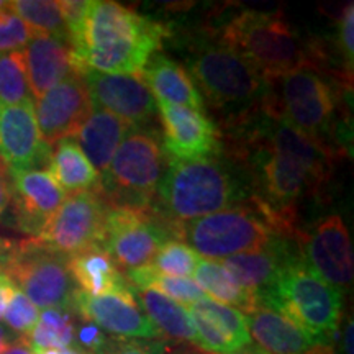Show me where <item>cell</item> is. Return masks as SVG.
<instances>
[{
    "label": "cell",
    "mask_w": 354,
    "mask_h": 354,
    "mask_svg": "<svg viewBox=\"0 0 354 354\" xmlns=\"http://www.w3.org/2000/svg\"><path fill=\"white\" fill-rule=\"evenodd\" d=\"M236 154L253 177L254 203L272 232L294 234L295 205L330 177L331 151L276 115L259 112L238 123Z\"/></svg>",
    "instance_id": "6da1fadb"
},
{
    "label": "cell",
    "mask_w": 354,
    "mask_h": 354,
    "mask_svg": "<svg viewBox=\"0 0 354 354\" xmlns=\"http://www.w3.org/2000/svg\"><path fill=\"white\" fill-rule=\"evenodd\" d=\"M166 37V26L110 0H88L82 24L69 37L84 71L141 76Z\"/></svg>",
    "instance_id": "7a4b0ae2"
},
{
    "label": "cell",
    "mask_w": 354,
    "mask_h": 354,
    "mask_svg": "<svg viewBox=\"0 0 354 354\" xmlns=\"http://www.w3.org/2000/svg\"><path fill=\"white\" fill-rule=\"evenodd\" d=\"M245 190L227 162L215 156L172 161L156 192V214L176 228L215 212L230 209Z\"/></svg>",
    "instance_id": "3957f363"
},
{
    "label": "cell",
    "mask_w": 354,
    "mask_h": 354,
    "mask_svg": "<svg viewBox=\"0 0 354 354\" xmlns=\"http://www.w3.org/2000/svg\"><path fill=\"white\" fill-rule=\"evenodd\" d=\"M216 41L245 57L266 81L299 68H315L313 56L281 10L245 8L223 25Z\"/></svg>",
    "instance_id": "277c9868"
},
{
    "label": "cell",
    "mask_w": 354,
    "mask_h": 354,
    "mask_svg": "<svg viewBox=\"0 0 354 354\" xmlns=\"http://www.w3.org/2000/svg\"><path fill=\"white\" fill-rule=\"evenodd\" d=\"M187 66L207 100L228 115V127L261 110L266 79L236 51L220 41L198 43L192 48Z\"/></svg>",
    "instance_id": "5b68a950"
},
{
    "label": "cell",
    "mask_w": 354,
    "mask_h": 354,
    "mask_svg": "<svg viewBox=\"0 0 354 354\" xmlns=\"http://www.w3.org/2000/svg\"><path fill=\"white\" fill-rule=\"evenodd\" d=\"M259 304L271 307L320 342L330 343L343 315L342 290L330 286L294 254L281 269L272 286L258 295Z\"/></svg>",
    "instance_id": "8992f818"
},
{
    "label": "cell",
    "mask_w": 354,
    "mask_h": 354,
    "mask_svg": "<svg viewBox=\"0 0 354 354\" xmlns=\"http://www.w3.org/2000/svg\"><path fill=\"white\" fill-rule=\"evenodd\" d=\"M165 161V149L151 131L130 128L94 190L110 209L149 210Z\"/></svg>",
    "instance_id": "52a82bcc"
},
{
    "label": "cell",
    "mask_w": 354,
    "mask_h": 354,
    "mask_svg": "<svg viewBox=\"0 0 354 354\" xmlns=\"http://www.w3.org/2000/svg\"><path fill=\"white\" fill-rule=\"evenodd\" d=\"M261 107L320 140L333 122L335 94L315 68H299L266 81Z\"/></svg>",
    "instance_id": "ba28073f"
},
{
    "label": "cell",
    "mask_w": 354,
    "mask_h": 354,
    "mask_svg": "<svg viewBox=\"0 0 354 354\" xmlns=\"http://www.w3.org/2000/svg\"><path fill=\"white\" fill-rule=\"evenodd\" d=\"M272 228L259 210L234 205L202 218L185 221L176 234L189 243L198 256L227 259L232 256L261 250L272 241Z\"/></svg>",
    "instance_id": "9c48e42d"
},
{
    "label": "cell",
    "mask_w": 354,
    "mask_h": 354,
    "mask_svg": "<svg viewBox=\"0 0 354 354\" xmlns=\"http://www.w3.org/2000/svg\"><path fill=\"white\" fill-rule=\"evenodd\" d=\"M2 271L38 308L71 312L77 287L71 276L68 256L39 245L37 240L13 243Z\"/></svg>",
    "instance_id": "30bf717a"
},
{
    "label": "cell",
    "mask_w": 354,
    "mask_h": 354,
    "mask_svg": "<svg viewBox=\"0 0 354 354\" xmlns=\"http://www.w3.org/2000/svg\"><path fill=\"white\" fill-rule=\"evenodd\" d=\"M176 228L149 210L107 209L100 246L107 251L118 269L145 268L153 263Z\"/></svg>",
    "instance_id": "8fae6325"
},
{
    "label": "cell",
    "mask_w": 354,
    "mask_h": 354,
    "mask_svg": "<svg viewBox=\"0 0 354 354\" xmlns=\"http://www.w3.org/2000/svg\"><path fill=\"white\" fill-rule=\"evenodd\" d=\"M107 209L94 189L73 194L33 240L68 258L100 246Z\"/></svg>",
    "instance_id": "7c38bea8"
},
{
    "label": "cell",
    "mask_w": 354,
    "mask_h": 354,
    "mask_svg": "<svg viewBox=\"0 0 354 354\" xmlns=\"http://www.w3.org/2000/svg\"><path fill=\"white\" fill-rule=\"evenodd\" d=\"M300 258L318 277L338 290L353 282V243L339 215H330L300 234Z\"/></svg>",
    "instance_id": "4fadbf2b"
},
{
    "label": "cell",
    "mask_w": 354,
    "mask_h": 354,
    "mask_svg": "<svg viewBox=\"0 0 354 354\" xmlns=\"http://www.w3.org/2000/svg\"><path fill=\"white\" fill-rule=\"evenodd\" d=\"M84 322L94 323L105 333L120 339H146L154 342L161 338V333L141 308L133 287L125 294L88 295L82 290L74 292L73 307Z\"/></svg>",
    "instance_id": "5bb4252c"
},
{
    "label": "cell",
    "mask_w": 354,
    "mask_h": 354,
    "mask_svg": "<svg viewBox=\"0 0 354 354\" xmlns=\"http://www.w3.org/2000/svg\"><path fill=\"white\" fill-rule=\"evenodd\" d=\"M92 107L107 110L130 128H140L156 115V99L141 76L84 71Z\"/></svg>",
    "instance_id": "9a60e30c"
},
{
    "label": "cell",
    "mask_w": 354,
    "mask_h": 354,
    "mask_svg": "<svg viewBox=\"0 0 354 354\" xmlns=\"http://www.w3.org/2000/svg\"><path fill=\"white\" fill-rule=\"evenodd\" d=\"M92 109L82 74H73L50 88L35 104V117L44 143L55 146L61 140L74 138Z\"/></svg>",
    "instance_id": "2e32d148"
},
{
    "label": "cell",
    "mask_w": 354,
    "mask_h": 354,
    "mask_svg": "<svg viewBox=\"0 0 354 354\" xmlns=\"http://www.w3.org/2000/svg\"><path fill=\"white\" fill-rule=\"evenodd\" d=\"M156 110L162 122V149L172 161H194L218 153V130L202 112L158 100Z\"/></svg>",
    "instance_id": "e0dca14e"
},
{
    "label": "cell",
    "mask_w": 354,
    "mask_h": 354,
    "mask_svg": "<svg viewBox=\"0 0 354 354\" xmlns=\"http://www.w3.org/2000/svg\"><path fill=\"white\" fill-rule=\"evenodd\" d=\"M51 146L39 135L35 104H0V161L8 169H39L48 166Z\"/></svg>",
    "instance_id": "ac0fdd59"
},
{
    "label": "cell",
    "mask_w": 354,
    "mask_h": 354,
    "mask_svg": "<svg viewBox=\"0 0 354 354\" xmlns=\"http://www.w3.org/2000/svg\"><path fill=\"white\" fill-rule=\"evenodd\" d=\"M8 176L17 225L37 238L68 194L46 169H8Z\"/></svg>",
    "instance_id": "d6986e66"
},
{
    "label": "cell",
    "mask_w": 354,
    "mask_h": 354,
    "mask_svg": "<svg viewBox=\"0 0 354 354\" xmlns=\"http://www.w3.org/2000/svg\"><path fill=\"white\" fill-rule=\"evenodd\" d=\"M246 320L251 339L264 354H333L330 343L305 333L271 307L259 304Z\"/></svg>",
    "instance_id": "ffe728a7"
},
{
    "label": "cell",
    "mask_w": 354,
    "mask_h": 354,
    "mask_svg": "<svg viewBox=\"0 0 354 354\" xmlns=\"http://www.w3.org/2000/svg\"><path fill=\"white\" fill-rule=\"evenodd\" d=\"M21 55L33 99H39L73 74H81L73 48L63 39L33 35Z\"/></svg>",
    "instance_id": "44dd1931"
},
{
    "label": "cell",
    "mask_w": 354,
    "mask_h": 354,
    "mask_svg": "<svg viewBox=\"0 0 354 354\" xmlns=\"http://www.w3.org/2000/svg\"><path fill=\"white\" fill-rule=\"evenodd\" d=\"M292 256L294 254L287 250L284 243L277 240L269 241L261 250L232 256L218 263L232 274L238 284L259 295L272 286L281 269Z\"/></svg>",
    "instance_id": "7402d4cb"
},
{
    "label": "cell",
    "mask_w": 354,
    "mask_h": 354,
    "mask_svg": "<svg viewBox=\"0 0 354 354\" xmlns=\"http://www.w3.org/2000/svg\"><path fill=\"white\" fill-rule=\"evenodd\" d=\"M141 77L158 102L187 107L197 112L203 110L202 94L196 82L187 71L171 57L162 55L153 56L145 66Z\"/></svg>",
    "instance_id": "603a6c76"
},
{
    "label": "cell",
    "mask_w": 354,
    "mask_h": 354,
    "mask_svg": "<svg viewBox=\"0 0 354 354\" xmlns=\"http://www.w3.org/2000/svg\"><path fill=\"white\" fill-rule=\"evenodd\" d=\"M130 127L107 110L92 109L74 140L94 169L104 174Z\"/></svg>",
    "instance_id": "cb8c5ba5"
},
{
    "label": "cell",
    "mask_w": 354,
    "mask_h": 354,
    "mask_svg": "<svg viewBox=\"0 0 354 354\" xmlns=\"http://www.w3.org/2000/svg\"><path fill=\"white\" fill-rule=\"evenodd\" d=\"M69 269L76 287L88 295L125 294L133 286L102 246H94L69 258Z\"/></svg>",
    "instance_id": "d4e9b609"
},
{
    "label": "cell",
    "mask_w": 354,
    "mask_h": 354,
    "mask_svg": "<svg viewBox=\"0 0 354 354\" xmlns=\"http://www.w3.org/2000/svg\"><path fill=\"white\" fill-rule=\"evenodd\" d=\"M46 171L68 196L95 189L99 183V172L84 156L74 138L57 141Z\"/></svg>",
    "instance_id": "484cf974"
},
{
    "label": "cell",
    "mask_w": 354,
    "mask_h": 354,
    "mask_svg": "<svg viewBox=\"0 0 354 354\" xmlns=\"http://www.w3.org/2000/svg\"><path fill=\"white\" fill-rule=\"evenodd\" d=\"M194 282L201 287L203 294L215 302L236 307V310L240 308L248 315L259 305L258 295L238 284L218 261L201 258L194 271Z\"/></svg>",
    "instance_id": "4316f807"
},
{
    "label": "cell",
    "mask_w": 354,
    "mask_h": 354,
    "mask_svg": "<svg viewBox=\"0 0 354 354\" xmlns=\"http://www.w3.org/2000/svg\"><path fill=\"white\" fill-rule=\"evenodd\" d=\"M136 297L161 336L165 335L177 342L197 343L196 328L190 320L189 310L184 305L174 302L156 290H136Z\"/></svg>",
    "instance_id": "83f0119b"
},
{
    "label": "cell",
    "mask_w": 354,
    "mask_h": 354,
    "mask_svg": "<svg viewBox=\"0 0 354 354\" xmlns=\"http://www.w3.org/2000/svg\"><path fill=\"white\" fill-rule=\"evenodd\" d=\"M127 276L136 290H156L159 294L172 299L174 302L184 305V307H190V305L207 297L192 279L166 276V274L158 272L151 266L133 269V271L127 272Z\"/></svg>",
    "instance_id": "f1b7e54d"
},
{
    "label": "cell",
    "mask_w": 354,
    "mask_h": 354,
    "mask_svg": "<svg viewBox=\"0 0 354 354\" xmlns=\"http://www.w3.org/2000/svg\"><path fill=\"white\" fill-rule=\"evenodd\" d=\"M10 8L28 25L33 35H46L69 43L68 26H66L59 2L53 0H15Z\"/></svg>",
    "instance_id": "f546056e"
},
{
    "label": "cell",
    "mask_w": 354,
    "mask_h": 354,
    "mask_svg": "<svg viewBox=\"0 0 354 354\" xmlns=\"http://www.w3.org/2000/svg\"><path fill=\"white\" fill-rule=\"evenodd\" d=\"M74 338H76V326L69 310L48 308L39 313L37 326L25 339L37 353L44 349L69 348L74 344Z\"/></svg>",
    "instance_id": "4dcf8cb0"
},
{
    "label": "cell",
    "mask_w": 354,
    "mask_h": 354,
    "mask_svg": "<svg viewBox=\"0 0 354 354\" xmlns=\"http://www.w3.org/2000/svg\"><path fill=\"white\" fill-rule=\"evenodd\" d=\"M0 104H35L21 51L0 55Z\"/></svg>",
    "instance_id": "1f68e13d"
},
{
    "label": "cell",
    "mask_w": 354,
    "mask_h": 354,
    "mask_svg": "<svg viewBox=\"0 0 354 354\" xmlns=\"http://www.w3.org/2000/svg\"><path fill=\"white\" fill-rule=\"evenodd\" d=\"M189 308L196 310V312L202 313L207 318H210L212 322H215L216 325L221 326L227 333L234 339V343L238 344L241 349L251 346V336L250 330H248V320L246 315H243L240 310L228 307L220 302H215L209 297H203L194 305H190Z\"/></svg>",
    "instance_id": "d6a6232c"
},
{
    "label": "cell",
    "mask_w": 354,
    "mask_h": 354,
    "mask_svg": "<svg viewBox=\"0 0 354 354\" xmlns=\"http://www.w3.org/2000/svg\"><path fill=\"white\" fill-rule=\"evenodd\" d=\"M201 259L196 251L183 241L169 240L161 246L153 263L149 264L158 272L172 277H189L196 271V266Z\"/></svg>",
    "instance_id": "836d02e7"
},
{
    "label": "cell",
    "mask_w": 354,
    "mask_h": 354,
    "mask_svg": "<svg viewBox=\"0 0 354 354\" xmlns=\"http://www.w3.org/2000/svg\"><path fill=\"white\" fill-rule=\"evenodd\" d=\"M39 318V308L30 300L24 292L17 289L13 292L10 302H8L3 322L13 335H20V338H28Z\"/></svg>",
    "instance_id": "e575fe53"
},
{
    "label": "cell",
    "mask_w": 354,
    "mask_h": 354,
    "mask_svg": "<svg viewBox=\"0 0 354 354\" xmlns=\"http://www.w3.org/2000/svg\"><path fill=\"white\" fill-rule=\"evenodd\" d=\"M33 37L28 25L10 8L0 12V55L12 51H21Z\"/></svg>",
    "instance_id": "d590c367"
},
{
    "label": "cell",
    "mask_w": 354,
    "mask_h": 354,
    "mask_svg": "<svg viewBox=\"0 0 354 354\" xmlns=\"http://www.w3.org/2000/svg\"><path fill=\"white\" fill-rule=\"evenodd\" d=\"M77 339L76 346L86 349V351L92 353V354H102L110 346V338L105 335L104 330H100L99 326L94 325V323L84 322L81 326H79L76 331V338Z\"/></svg>",
    "instance_id": "8d00e7d4"
},
{
    "label": "cell",
    "mask_w": 354,
    "mask_h": 354,
    "mask_svg": "<svg viewBox=\"0 0 354 354\" xmlns=\"http://www.w3.org/2000/svg\"><path fill=\"white\" fill-rule=\"evenodd\" d=\"M353 3L349 2L342 13L339 19V28H338V41H339V51L343 55V61L346 64L349 74L353 76V57H354V44H353Z\"/></svg>",
    "instance_id": "74e56055"
},
{
    "label": "cell",
    "mask_w": 354,
    "mask_h": 354,
    "mask_svg": "<svg viewBox=\"0 0 354 354\" xmlns=\"http://www.w3.org/2000/svg\"><path fill=\"white\" fill-rule=\"evenodd\" d=\"M166 343L161 339H123L120 343H110V346L102 354H166Z\"/></svg>",
    "instance_id": "f35d334b"
},
{
    "label": "cell",
    "mask_w": 354,
    "mask_h": 354,
    "mask_svg": "<svg viewBox=\"0 0 354 354\" xmlns=\"http://www.w3.org/2000/svg\"><path fill=\"white\" fill-rule=\"evenodd\" d=\"M12 205V185L7 166L0 161V216Z\"/></svg>",
    "instance_id": "ab89813d"
},
{
    "label": "cell",
    "mask_w": 354,
    "mask_h": 354,
    "mask_svg": "<svg viewBox=\"0 0 354 354\" xmlns=\"http://www.w3.org/2000/svg\"><path fill=\"white\" fill-rule=\"evenodd\" d=\"M15 290H17V287L10 281V277H8L3 271H0V320L3 318V313H6L7 305H8V302H10L13 292Z\"/></svg>",
    "instance_id": "60d3db41"
},
{
    "label": "cell",
    "mask_w": 354,
    "mask_h": 354,
    "mask_svg": "<svg viewBox=\"0 0 354 354\" xmlns=\"http://www.w3.org/2000/svg\"><path fill=\"white\" fill-rule=\"evenodd\" d=\"M2 354H35V351L25 338H17Z\"/></svg>",
    "instance_id": "b9f144b4"
},
{
    "label": "cell",
    "mask_w": 354,
    "mask_h": 354,
    "mask_svg": "<svg viewBox=\"0 0 354 354\" xmlns=\"http://www.w3.org/2000/svg\"><path fill=\"white\" fill-rule=\"evenodd\" d=\"M15 339H17L15 335H13L7 326L0 325V354L6 351V349L15 342Z\"/></svg>",
    "instance_id": "7bdbcfd3"
},
{
    "label": "cell",
    "mask_w": 354,
    "mask_h": 354,
    "mask_svg": "<svg viewBox=\"0 0 354 354\" xmlns=\"http://www.w3.org/2000/svg\"><path fill=\"white\" fill-rule=\"evenodd\" d=\"M353 320L349 318L346 330H344L343 335V351L344 354H353Z\"/></svg>",
    "instance_id": "ee69618b"
},
{
    "label": "cell",
    "mask_w": 354,
    "mask_h": 354,
    "mask_svg": "<svg viewBox=\"0 0 354 354\" xmlns=\"http://www.w3.org/2000/svg\"><path fill=\"white\" fill-rule=\"evenodd\" d=\"M12 245H13V243L7 241V240H2V238H0V271H2L3 264H6V259H7L8 253H10Z\"/></svg>",
    "instance_id": "f6af8a7d"
},
{
    "label": "cell",
    "mask_w": 354,
    "mask_h": 354,
    "mask_svg": "<svg viewBox=\"0 0 354 354\" xmlns=\"http://www.w3.org/2000/svg\"><path fill=\"white\" fill-rule=\"evenodd\" d=\"M61 353H63V354H92V353L86 351V349L76 346V344H73V346H69V348L61 349Z\"/></svg>",
    "instance_id": "bcb514c9"
},
{
    "label": "cell",
    "mask_w": 354,
    "mask_h": 354,
    "mask_svg": "<svg viewBox=\"0 0 354 354\" xmlns=\"http://www.w3.org/2000/svg\"><path fill=\"white\" fill-rule=\"evenodd\" d=\"M7 7H8V2H3V0H0V12L6 10Z\"/></svg>",
    "instance_id": "7dc6e473"
},
{
    "label": "cell",
    "mask_w": 354,
    "mask_h": 354,
    "mask_svg": "<svg viewBox=\"0 0 354 354\" xmlns=\"http://www.w3.org/2000/svg\"><path fill=\"white\" fill-rule=\"evenodd\" d=\"M250 354H253V353H250Z\"/></svg>",
    "instance_id": "c3c4849f"
}]
</instances>
